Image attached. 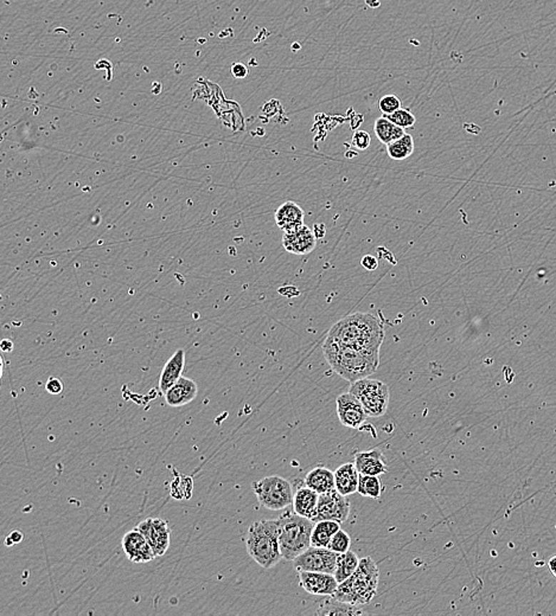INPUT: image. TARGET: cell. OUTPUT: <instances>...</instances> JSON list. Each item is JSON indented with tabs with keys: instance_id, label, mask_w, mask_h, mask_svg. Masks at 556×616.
<instances>
[{
	"instance_id": "obj_23",
	"label": "cell",
	"mask_w": 556,
	"mask_h": 616,
	"mask_svg": "<svg viewBox=\"0 0 556 616\" xmlns=\"http://www.w3.org/2000/svg\"><path fill=\"white\" fill-rule=\"evenodd\" d=\"M374 130L378 140L381 141L382 144L385 145L398 140L406 134L403 128L392 123L385 116H381L375 121Z\"/></svg>"
},
{
	"instance_id": "obj_3",
	"label": "cell",
	"mask_w": 556,
	"mask_h": 616,
	"mask_svg": "<svg viewBox=\"0 0 556 616\" xmlns=\"http://www.w3.org/2000/svg\"><path fill=\"white\" fill-rule=\"evenodd\" d=\"M380 571L371 557L360 560L358 568L345 581L338 585L333 599L351 606H364L378 594Z\"/></svg>"
},
{
	"instance_id": "obj_24",
	"label": "cell",
	"mask_w": 556,
	"mask_h": 616,
	"mask_svg": "<svg viewBox=\"0 0 556 616\" xmlns=\"http://www.w3.org/2000/svg\"><path fill=\"white\" fill-rule=\"evenodd\" d=\"M360 560L356 553L351 551V550H349L347 553H340L338 560H337L336 570H335V574H333L338 583L345 581L350 576H353V573L358 568Z\"/></svg>"
},
{
	"instance_id": "obj_25",
	"label": "cell",
	"mask_w": 556,
	"mask_h": 616,
	"mask_svg": "<svg viewBox=\"0 0 556 616\" xmlns=\"http://www.w3.org/2000/svg\"><path fill=\"white\" fill-rule=\"evenodd\" d=\"M414 152L413 137L405 134L403 138L387 145V153L393 160L403 161L410 158Z\"/></svg>"
},
{
	"instance_id": "obj_11",
	"label": "cell",
	"mask_w": 556,
	"mask_h": 616,
	"mask_svg": "<svg viewBox=\"0 0 556 616\" xmlns=\"http://www.w3.org/2000/svg\"><path fill=\"white\" fill-rule=\"evenodd\" d=\"M337 414L344 427L358 429L367 421V413L360 399L351 392L338 396L336 401Z\"/></svg>"
},
{
	"instance_id": "obj_12",
	"label": "cell",
	"mask_w": 556,
	"mask_h": 616,
	"mask_svg": "<svg viewBox=\"0 0 556 616\" xmlns=\"http://www.w3.org/2000/svg\"><path fill=\"white\" fill-rule=\"evenodd\" d=\"M299 582L305 592L315 596L333 597L338 588V581L335 575L317 571H299Z\"/></svg>"
},
{
	"instance_id": "obj_5",
	"label": "cell",
	"mask_w": 556,
	"mask_h": 616,
	"mask_svg": "<svg viewBox=\"0 0 556 616\" xmlns=\"http://www.w3.org/2000/svg\"><path fill=\"white\" fill-rule=\"evenodd\" d=\"M279 519V545L283 560L293 562L311 546L315 522L294 512H286Z\"/></svg>"
},
{
	"instance_id": "obj_21",
	"label": "cell",
	"mask_w": 556,
	"mask_h": 616,
	"mask_svg": "<svg viewBox=\"0 0 556 616\" xmlns=\"http://www.w3.org/2000/svg\"><path fill=\"white\" fill-rule=\"evenodd\" d=\"M305 486L315 491L318 494L336 490L335 473L325 467H315L305 478Z\"/></svg>"
},
{
	"instance_id": "obj_26",
	"label": "cell",
	"mask_w": 556,
	"mask_h": 616,
	"mask_svg": "<svg viewBox=\"0 0 556 616\" xmlns=\"http://www.w3.org/2000/svg\"><path fill=\"white\" fill-rule=\"evenodd\" d=\"M362 497L373 498L378 499L382 494V483L376 476H367L360 474V483H358V491Z\"/></svg>"
},
{
	"instance_id": "obj_35",
	"label": "cell",
	"mask_w": 556,
	"mask_h": 616,
	"mask_svg": "<svg viewBox=\"0 0 556 616\" xmlns=\"http://www.w3.org/2000/svg\"><path fill=\"white\" fill-rule=\"evenodd\" d=\"M0 347H1V350L4 352H11V351L14 350V343L9 339H4L0 344Z\"/></svg>"
},
{
	"instance_id": "obj_20",
	"label": "cell",
	"mask_w": 556,
	"mask_h": 616,
	"mask_svg": "<svg viewBox=\"0 0 556 616\" xmlns=\"http://www.w3.org/2000/svg\"><path fill=\"white\" fill-rule=\"evenodd\" d=\"M360 483V472L357 471L355 463H344L335 472V485L336 490L345 497L357 493Z\"/></svg>"
},
{
	"instance_id": "obj_14",
	"label": "cell",
	"mask_w": 556,
	"mask_h": 616,
	"mask_svg": "<svg viewBox=\"0 0 556 616\" xmlns=\"http://www.w3.org/2000/svg\"><path fill=\"white\" fill-rule=\"evenodd\" d=\"M283 248L294 255H306L313 252L317 245V236L311 229L303 225L293 231L285 232L283 237Z\"/></svg>"
},
{
	"instance_id": "obj_18",
	"label": "cell",
	"mask_w": 556,
	"mask_h": 616,
	"mask_svg": "<svg viewBox=\"0 0 556 616\" xmlns=\"http://www.w3.org/2000/svg\"><path fill=\"white\" fill-rule=\"evenodd\" d=\"M276 223L285 232L295 230L304 225V211L297 203L286 202L276 212Z\"/></svg>"
},
{
	"instance_id": "obj_31",
	"label": "cell",
	"mask_w": 556,
	"mask_h": 616,
	"mask_svg": "<svg viewBox=\"0 0 556 616\" xmlns=\"http://www.w3.org/2000/svg\"><path fill=\"white\" fill-rule=\"evenodd\" d=\"M46 390L51 395H59L64 391V383L61 382L60 379L50 377L48 382L46 383Z\"/></svg>"
},
{
	"instance_id": "obj_8",
	"label": "cell",
	"mask_w": 556,
	"mask_h": 616,
	"mask_svg": "<svg viewBox=\"0 0 556 616\" xmlns=\"http://www.w3.org/2000/svg\"><path fill=\"white\" fill-rule=\"evenodd\" d=\"M338 556L340 553H335L329 548H317L311 545L293 560L294 568L298 571H317V573L335 574Z\"/></svg>"
},
{
	"instance_id": "obj_15",
	"label": "cell",
	"mask_w": 556,
	"mask_h": 616,
	"mask_svg": "<svg viewBox=\"0 0 556 616\" xmlns=\"http://www.w3.org/2000/svg\"><path fill=\"white\" fill-rule=\"evenodd\" d=\"M164 395L168 406L179 408L193 402V399H196L198 395V386L193 379H186L182 376L176 384L172 385L171 388L165 392Z\"/></svg>"
},
{
	"instance_id": "obj_32",
	"label": "cell",
	"mask_w": 556,
	"mask_h": 616,
	"mask_svg": "<svg viewBox=\"0 0 556 616\" xmlns=\"http://www.w3.org/2000/svg\"><path fill=\"white\" fill-rule=\"evenodd\" d=\"M231 74L235 78H245L248 75V69L243 63H234L231 67Z\"/></svg>"
},
{
	"instance_id": "obj_30",
	"label": "cell",
	"mask_w": 556,
	"mask_h": 616,
	"mask_svg": "<svg viewBox=\"0 0 556 616\" xmlns=\"http://www.w3.org/2000/svg\"><path fill=\"white\" fill-rule=\"evenodd\" d=\"M371 144L370 134L365 130H356L353 133V139H351V145L353 148L360 150V151H365Z\"/></svg>"
},
{
	"instance_id": "obj_17",
	"label": "cell",
	"mask_w": 556,
	"mask_h": 616,
	"mask_svg": "<svg viewBox=\"0 0 556 616\" xmlns=\"http://www.w3.org/2000/svg\"><path fill=\"white\" fill-rule=\"evenodd\" d=\"M355 466L360 474H367V476H378L388 471L385 456L378 449L357 453L355 456Z\"/></svg>"
},
{
	"instance_id": "obj_7",
	"label": "cell",
	"mask_w": 556,
	"mask_h": 616,
	"mask_svg": "<svg viewBox=\"0 0 556 616\" xmlns=\"http://www.w3.org/2000/svg\"><path fill=\"white\" fill-rule=\"evenodd\" d=\"M350 392L360 399L368 417H381L387 411L390 392L385 383L378 379H360L351 384Z\"/></svg>"
},
{
	"instance_id": "obj_10",
	"label": "cell",
	"mask_w": 556,
	"mask_h": 616,
	"mask_svg": "<svg viewBox=\"0 0 556 616\" xmlns=\"http://www.w3.org/2000/svg\"><path fill=\"white\" fill-rule=\"evenodd\" d=\"M137 529L146 537L156 557L164 556L170 546L171 537V530L168 528V522L161 518H147L140 523Z\"/></svg>"
},
{
	"instance_id": "obj_27",
	"label": "cell",
	"mask_w": 556,
	"mask_h": 616,
	"mask_svg": "<svg viewBox=\"0 0 556 616\" xmlns=\"http://www.w3.org/2000/svg\"><path fill=\"white\" fill-rule=\"evenodd\" d=\"M387 118V119L390 120L392 123H395L398 126L401 127L403 130H406V128H412L417 123V119H415V116L412 114L410 111L408 109L400 108L396 111V112L393 113V114H388V115H383Z\"/></svg>"
},
{
	"instance_id": "obj_6",
	"label": "cell",
	"mask_w": 556,
	"mask_h": 616,
	"mask_svg": "<svg viewBox=\"0 0 556 616\" xmlns=\"http://www.w3.org/2000/svg\"><path fill=\"white\" fill-rule=\"evenodd\" d=\"M253 491L260 505L271 511H281L293 503V490L290 481L281 476H271L253 483Z\"/></svg>"
},
{
	"instance_id": "obj_34",
	"label": "cell",
	"mask_w": 556,
	"mask_h": 616,
	"mask_svg": "<svg viewBox=\"0 0 556 616\" xmlns=\"http://www.w3.org/2000/svg\"><path fill=\"white\" fill-rule=\"evenodd\" d=\"M23 540V533L19 530H14L5 539V545L12 546Z\"/></svg>"
},
{
	"instance_id": "obj_22",
	"label": "cell",
	"mask_w": 556,
	"mask_h": 616,
	"mask_svg": "<svg viewBox=\"0 0 556 616\" xmlns=\"http://www.w3.org/2000/svg\"><path fill=\"white\" fill-rule=\"evenodd\" d=\"M340 530V523L333 520H320L315 524L312 531L311 545L328 548L335 533Z\"/></svg>"
},
{
	"instance_id": "obj_19",
	"label": "cell",
	"mask_w": 556,
	"mask_h": 616,
	"mask_svg": "<svg viewBox=\"0 0 556 616\" xmlns=\"http://www.w3.org/2000/svg\"><path fill=\"white\" fill-rule=\"evenodd\" d=\"M319 494L308 486L299 488L293 496V512L305 518L315 519L318 508Z\"/></svg>"
},
{
	"instance_id": "obj_16",
	"label": "cell",
	"mask_w": 556,
	"mask_h": 616,
	"mask_svg": "<svg viewBox=\"0 0 556 616\" xmlns=\"http://www.w3.org/2000/svg\"><path fill=\"white\" fill-rule=\"evenodd\" d=\"M184 366H186V352L182 349H178L171 357L168 358V361L161 370V377H159V390L161 394L168 391V389L182 377Z\"/></svg>"
},
{
	"instance_id": "obj_1",
	"label": "cell",
	"mask_w": 556,
	"mask_h": 616,
	"mask_svg": "<svg viewBox=\"0 0 556 616\" xmlns=\"http://www.w3.org/2000/svg\"><path fill=\"white\" fill-rule=\"evenodd\" d=\"M328 337L369 356L380 358V350L385 340V329L381 320L375 315L353 313L336 322L330 329Z\"/></svg>"
},
{
	"instance_id": "obj_9",
	"label": "cell",
	"mask_w": 556,
	"mask_h": 616,
	"mask_svg": "<svg viewBox=\"0 0 556 616\" xmlns=\"http://www.w3.org/2000/svg\"><path fill=\"white\" fill-rule=\"evenodd\" d=\"M350 515V503L348 498L337 490L319 494L318 508L313 522L333 520V522H347Z\"/></svg>"
},
{
	"instance_id": "obj_33",
	"label": "cell",
	"mask_w": 556,
	"mask_h": 616,
	"mask_svg": "<svg viewBox=\"0 0 556 616\" xmlns=\"http://www.w3.org/2000/svg\"><path fill=\"white\" fill-rule=\"evenodd\" d=\"M360 265L367 270H378V261L375 256L365 255L360 261Z\"/></svg>"
},
{
	"instance_id": "obj_2",
	"label": "cell",
	"mask_w": 556,
	"mask_h": 616,
	"mask_svg": "<svg viewBox=\"0 0 556 616\" xmlns=\"http://www.w3.org/2000/svg\"><path fill=\"white\" fill-rule=\"evenodd\" d=\"M323 354L333 371L350 384L368 379L380 365V358L369 356L329 337H326L323 344Z\"/></svg>"
},
{
	"instance_id": "obj_28",
	"label": "cell",
	"mask_w": 556,
	"mask_h": 616,
	"mask_svg": "<svg viewBox=\"0 0 556 616\" xmlns=\"http://www.w3.org/2000/svg\"><path fill=\"white\" fill-rule=\"evenodd\" d=\"M350 545H351V538L349 535L343 530H340L338 533H335L328 548L335 553H344L349 551Z\"/></svg>"
},
{
	"instance_id": "obj_36",
	"label": "cell",
	"mask_w": 556,
	"mask_h": 616,
	"mask_svg": "<svg viewBox=\"0 0 556 616\" xmlns=\"http://www.w3.org/2000/svg\"><path fill=\"white\" fill-rule=\"evenodd\" d=\"M548 567H550V573L556 578V555L550 557V560H548Z\"/></svg>"
},
{
	"instance_id": "obj_29",
	"label": "cell",
	"mask_w": 556,
	"mask_h": 616,
	"mask_svg": "<svg viewBox=\"0 0 556 616\" xmlns=\"http://www.w3.org/2000/svg\"><path fill=\"white\" fill-rule=\"evenodd\" d=\"M378 107L385 115H388L401 108V101L395 95H385L378 102Z\"/></svg>"
},
{
	"instance_id": "obj_13",
	"label": "cell",
	"mask_w": 556,
	"mask_h": 616,
	"mask_svg": "<svg viewBox=\"0 0 556 616\" xmlns=\"http://www.w3.org/2000/svg\"><path fill=\"white\" fill-rule=\"evenodd\" d=\"M123 553L127 558L133 563H148L156 558V553L147 542L146 537L140 533L139 530H131L123 537L121 540Z\"/></svg>"
},
{
	"instance_id": "obj_4",
	"label": "cell",
	"mask_w": 556,
	"mask_h": 616,
	"mask_svg": "<svg viewBox=\"0 0 556 616\" xmlns=\"http://www.w3.org/2000/svg\"><path fill=\"white\" fill-rule=\"evenodd\" d=\"M246 548L260 567H276L283 560L279 545V519L253 523L246 537Z\"/></svg>"
}]
</instances>
